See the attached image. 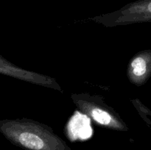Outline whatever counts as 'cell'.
<instances>
[{
  "label": "cell",
  "instance_id": "7a4b0ae2",
  "mask_svg": "<svg viewBox=\"0 0 151 150\" xmlns=\"http://www.w3.org/2000/svg\"><path fill=\"white\" fill-rule=\"evenodd\" d=\"M133 68V73L137 76H143L147 73L149 66H151V61L143 57H138L134 59L131 64Z\"/></svg>",
  "mask_w": 151,
  "mask_h": 150
},
{
  "label": "cell",
  "instance_id": "6da1fadb",
  "mask_svg": "<svg viewBox=\"0 0 151 150\" xmlns=\"http://www.w3.org/2000/svg\"><path fill=\"white\" fill-rule=\"evenodd\" d=\"M0 131L10 141L29 150H63L60 147L46 142L37 134L28 131L19 132L2 121H0Z\"/></svg>",
  "mask_w": 151,
  "mask_h": 150
},
{
  "label": "cell",
  "instance_id": "3957f363",
  "mask_svg": "<svg viewBox=\"0 0 151 150\" xmlns=\"http://www.w3.org/2000/svg\"><path fill=\"white\" fill-rule=\"evenodd\" d=\"M92 116L94 120L97 121L99 123L103 124H108L111 121V118L110 115L102 110L95 109L92 112Z\"/></svg>",
  "mask_w": 151,
  "mask_h": 150
}]
</instances>
